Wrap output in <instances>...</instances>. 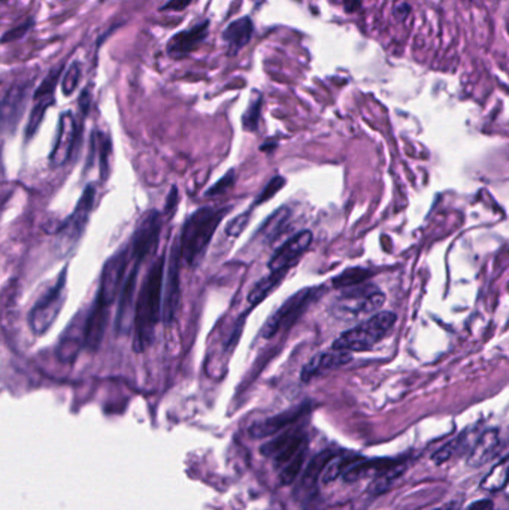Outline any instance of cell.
I'll return each instance as SVG.
<instances>
[{
	"mask_svg": "<svg viewBox=\"0 0 509 510\" xmlns=\"http://www.w3.org/2000/svg\"><path fill=\"white\" fill-rule=\"evenodd\" d=\"M166 257L160 255L153 266L149 267L142 287H140L139 296L136 299L135 310V324H133V350L140 354L145 352L154 340L156 325L160 318H163V278H165Z\"/></svg>",
	"mask_w": 509,
	"mask_h": 510,
	"instance_id": "cell-1",
	"label": "cell"
},
{
	"mask_svg": "<svg viewBox=\"0 0 509 510\" xmlns=\"http://www.w3.org/2000/svg\"><path fill=\"white\" fill-rule=\"evenodd\" d=\"M230 209L232 206H221V208L203 206L193 212L184 223L179 234V246L182 262L189 267H196L202 262L215 230Z\"/></svg>",
	"mask_w": 509,
	"mask_h": 510,
	"instance_id": "cell-2",
	"label": "cell"
},
{
	"mask_svg": "<svg viewBox=\"0 0 509 510\" xmlns=\"http://www.w3.org/2000/svg\"><path fill=\"white\" fill-rule=\"evenodd\" d=\"M396 315L393 312L375 313L369 320L359 324L357 327L344 331L333 342L332 350L345 352L369 351L372 346L380 342L384 336L393 329Z\"/></svg>",
	"mask_w": 509,
	"mask_h": 510,
	"instance_id": "cell-3",
	"label": "cell"
},
{
	"mask_svg": "<svg viewBox=\"0 0 509 510\" xmlns=\"http://www.w3.org/2000/svg\"><path fill=\"white\" fill-rule=\"evenodd\" d=\"M66 278H68V266H64L61 273L59 275L56 284H54L45 294H43L34 309L29 313V325L30 330L36 336H42L47 333L51 325L56 322L60 310L63 309L64 300H66Z\"/></svg>",
	"mask_w": 509,
	"mask_h": 510,
	"instance_id": "cell-4",
	"label": "cell"
},
{
	"mask_svg": "<svg viewBox=\"0 0 509 510\" xmlns=\"http://www.w3.org/2000/svg\"><path fill=\"white\" fill-rule=\"evenodd\" d=\"M320 294V288H303L293 296L287 299L283 305H281L265 322L262 331L260 334L263 336V339L270 340L281 333L283 330L290 329L300 317L302 313L305 312L311 303L316 300Z\"/></svg>",
	"mask_w": 509,
	"mask_h": 510,
	"instance_id": "cell-5",
	"label": "cell"
},
{
	"mask_svg": "<svg viewBox=\"0 0 509 510\" xmlns=\"http://www.w3.org/2000/svg\"><path fill=\"white\" fill-rule=\"evenodd\" d=\"M128 260H132L130 258V246H124L105 263L101 275L99 290H97V296L94 300V306L105 310L111 309L117 296L121 292L126 282L124 273Z\"/></svg>",
	"mask_w": 509,
	"mask_h": 510,
	"instance_id": "cell-6",
	"label": "cell"
},
{
	"mask_svg": "<svg viewBox=\"0 0 509 510\" xmlns=\"http://www.w3.org/2000/svg\"><path fill=\"white\" fill-rule=\"evenodd\" d=\"M342 297L334 305V313L342 320H357L363 315H375L384 305L385 296L376 287L346 288Z\"/></svg>",
	"mask_w": 509,
	"mask_h": 510,
	"instance_id": "cell-7",
	"label": "cell"
},
{
	"mask_svg": "<svg viewBox=\"0 0 509 510\" xmlns=\"http://www.w3.org/2000/svg\"><path fill=\"white\" fill-rule=\"evenodd\" d=\"M161 232V215L151 209L139 220L130 241V258L133 263H142L149 253L157 246Z\"/></svg>",
	"mask_w": 509,
	"mask_h": 510,
	"instance_id": "cell-8",
	"label": "cell"
},
{
	"mask_svg": "<svg viewBox=\"0 0 509 510\" xmlns=\"http://www.w3.org/2000/svg\"><path fill=\"white\" fill-rule=\"evenodd\" d=\"M181 246L179 237L173 241L169 260H168V275H166V287H165V301H163V321L166 325L172 324L177 320L181 301Z\"/></svg>",
	"mask_w": 509,
	"mask_h": 510,
	"instance_id": "cell-9",
	"label": "cell"
},
{
	"mask_svg": "<svg viewBox=\"0 0 509 510\" xmlns=\"http://www.w3.org/2000/svg\"><path fill=\"white\" fill-rule=\"evenodd\" d=\"M139 263H133L132 272L128 273L123 290L120 292V301H118V310L115 317V334L126 336L132 330L135 324V310H136V284H138V273H139Z\"/></svg>",
	"mask_w": 509,
	"mask_h": 510,
	"instance_id": "cell-10",
	"label": "cell"
},
{
	"mask_svg": "<svg viewBox=\"0 0 509 510\" xmlns=\"http://www.w3.org/2000/svg\"><path fill=\"white\" fill-rule=\"evenodd\" d=\"M94 197H96V187L93 183H90V186H87V188L82 191V196L80 197L77 206H75L72 215H69L59 227L57 233L61 237H66L68 241L72 242L78 241L85 229L87 221H89V216L94 204Z\"/></svg>",
	"mask_w": 509,
	"mask_h": 510,
	"instance_id": "cell-11",
	"label": "cell"
},
{
	"mask_svg": "<svg viewBox=\"0 0 509 510\" xmlns=\"http://www.w3.org/2000/svg\"><path fill=\"white\" fill-rule=\"evenodd\" d=\"M312 243V233L309 230H303L291 236L288 241L281 245L272 258L269 260V270L270 272H276V270L291 269L297 260L308 251V248Z\"/></svg>",
	"mask_w": 509,
	"mask_h": 510,
	"instance_id": "cell-12",
	"label": "cell"
},
{
	"mask_svg": "<svg viewBox=\"0 0 509 510\" xmlns=\"http://www.w3.org/2000/svg\"><path fill=\"white\" fill-rule=\"evenodd\" d=\"M77 135L78 132L73 115L71 112H64L60 117L57 139L50 154V163L52 167H60L69 161L75 147V140H77Z\"/></svg>",
	"mask_w": 509,
	"mask_h": 510,
	"instance_id": "cell-13",
	"label": "cell"
},
{
	"mask_svg": "<svg viewBox=\"0 0 509 510\" xmlns=\"http://www.w3.org/2000/svg\"><path fill=\"white\" fill-rule=\"evenodd\" d=\"M30 82L10 85L2 102V123L6 132H14L24 112Z\"/></svg>",
	"mask_w": 509,
	"mask_h": 510,
	"instance_id": "cell-14",
	"label": "cell"
},
{
	"mask_svg": "<svg viewBox=\"0 0 509 510\" xmlns=\"http://www.w3.org/2000/svg\"><path fill=\"white\" fill-rule=\"evenodd\" d=\"M351 352L345 351H337L332 350L327 352H320L316 357H312L311 360L305 364L302 370V381L308 382L311 379L321 376L323 373L330 372L333 368H338L341 366L348 364L351 361Z\"/></svg>",
	"mask_w": 509,
	"mask_h": 510,
	"instance_id": "cell-15",
	"label": "cell"
},
{
	"mask_svg": "<svg viewBox=\"0 0 509 510\" xmlns=\"http://www.w3.org/2000/svg\"><path fill=\"white\" fill-rule=\"evenodd\" d=\"M209 30L208 21H202L200 24L194 26L189 30H184L173 36L168 43V54L172 57L179 59L187 56V54L198 50L200 43L207 39Z\"/></svg>",
	"mask_w": 509,
	"mask_h": 510,
	"instance_id": "cell-16",
	"label": "cell"
},
{
	"mask_svg": "<svg viewBox=\"0 0 509 510\" xmlns=\"http://www.w3.org/2000/svg\"><path fill=\"white\" fill-rule=\"evenodd\" d=\"M291 220V211L288 206H281L269 218L258 227L253 237V243L272 245L278 239L284 234L287 225Z\"/></svg>",
	"mask_w": 509,
	"mask_h": 510,
	"instance_id": "cell-17",
	"label": "cell"
},
{
	"mask_svg": "<svg viewBox=\"0 0 509 510\" xmlns=\"http://www.w3.org/2000/svg\"><path fill=\"white\" fill-rule=\"evenodd\" d=\"M399 463L390 458H378V460H359L355 461L351 467L345 472L342 476L345 482H355L360 481L366 476H374L378 477L388 470L396 467Z\"/></svg>",
	"mask_w": 509,
	"mask_h": 510,
	"instance_id": "cell-18",
	"label": "cell"
},
{
	"mask_svg": "<svg viewBox=\"0 0 509 510\" xmlns=\"http://www.w3.org/2000/svg\"><path fill=\"white\" fill-rule=\"evenodd\" d=\"M254 24L251 18L242 17L239 20H235L233 23L227 26V29L223 31V39L227 42V45L230 48V54H235L239 50H242L248 42L253 38Z\"/></svg>",
	"mask_w": 509,
	"mask_h": 510,
	"instance_id": "cell-19",
	"label": "cell"
},
{
	"mask_svg": "<svg viewBox=\"0 0 509 510\" xmlns=\"http://www.w3.org/2000/svg\"><path fill=\"white\" fill-rule=\"evenodd\" d=\"M497 444H499L497 431H494V430L485 431L478 440H475V444L469 452V457H468L469 465L478 467V465H481L487 460H490L494 449L497 448Z\"/></svg>",
	"mask_w": 509,
	"mask_h": 510,
	"instance_id": "cell-20",
	"label": "cell"
},
{
	"mask_svg": "<svg viewBox=\"0 0 509 510\" xmlns=\"http://www.w3.org/2000/svg\"><path fill=\"white\" fill-rule=\"evenodd\" d=\"M290 269H283V270H276V272H270L266 278L260 279L257 284L251 288L250 294H248V303L251 306H257L262 303L266 297H269L270 292H272L281 282L284 280L286 275L288 273Z\"/></svg>",
	"mask_w": 509,
	"mask_h": 510,
	"instance_id": "cell-21",
	"label": "cell"
},
{
	"mask_svg": "<svg viewBox=\"0 0 509 510\" xmlns=\"http://www.w3.org/2000/svg\"><path fill=\"white\" fill-rule=\"evenodd\" d=\"M300 415H302V409L286 412V414H283V415H278L275 418H270V419H266L263 422H258V424H256L251 428V433L254 434L256 437L269 436V434H274L275 431H278L281 428H284V427H287L290 424H293V422Z\"/></svg>",
	"mask_w": 509,
	"mask_h": 510,
	"instance_id": "cell-22",
	"label": "cell"
},
{
	"mask_svg": "<svg viewBox=\"0 0 509 510\" xmlns=\"http://www.w3.org/2000/svg\"><path fill=\"white\" fill-rule=\"evenodd\" d=\"M509 483V457H505L487 473L481 482V488L487 493L502 491Z\"/></svg>",
	"mask_w": 509,
	"mask_h": 510,
	"instance_id": "cell-23",
	"label": "cell"
},
{
	"mask_svg": "<svg viewBox=\"0 0 509 510\" xmlns=\"http://www.w3.org/2000/svg\"><path fill=\"white\" fill-rule=\"evenodd\" d=\"M77 322H78V317L73 322H71V325L68 327L66 333H64V336L61 338V342L59 345L57 355H59L60 360L64 361V363H71V361L75 360V357H77L78 350H80V345H77V340H78V338H82V339L85 338L84 334L78 336Z\"/></svg>",
	"mask_w": 509,
	"mask_h": 510,
	"instance_id": "cell-24",
	"label": "cell"
},
{
	"mask_svg": "<svg viewBox=\"0 0 509 510\" xmlns=\"http://www.w3.org/2000/svg\"><path fill=\"white\" fill-rule=\"evenodd\" d=\"M472 437H471V431L460 434L459 437L448 442L447 444H443L441 449H438L435 453H433L431 460L435 461L436 464H442L443 461L452 458L454 455H457L460 451H464V449H468L469 447H473L475 443H472Z\"/></svg>",
	"mask_w": 509,
	"mask_h": 510,
	"instance_id": "cell-25",
	"label": "cell"
},
{
	"mask_svg": "<svg viewBox=\"0 0 509 510\" xmlns=\"http://www.w3.org/2000/svg\"><path fill=\"white\" fill-rule=\"evenodd\" d=\"M360 457H355V455L351 453H345V455H337L329 464L327 467L324 469L323 474H321V481L323 483H330L333 481H337L338 477L344 476L345 472L348 470L351 465L359 461Z\"/></svg>",
	"mask_w": 509,
	"mask_h": 510,
	"instance_id": "cell-26",
	"label": "cell"
},
{
	"mask_svg": "<svg viewBox=\"0 0 509 510\" xmlns=\"http://www.w3.org/2000/svg\"><path fill=\"white\" fill-rule=\"evenodd\" d=\"M96 142L97 153H99V170H101V178L102 181L108 179L111 170V154H112V144L111 137L108 135H103L101 132H94L93 137Z\"/></svg>",
	"mask_w": 509,
	"mask_h": 510,
	"instance_id": "cell-27",
	"label": "cell"
},
{
	"mask_svg": "<svg viewBox=\"0 0 509 510\" xmlns=\"http://www.w3.org/2000/svg\"><path fill=\"white\" fill-rule=\"evenodd\" d=\"M35 106L34 110H31L30 112V117H29V121H27V127H26V137L27 140H30L31 137H34L38 132V128L42 123L43 117H45V112L50 107V105L54 102V96H45V97H38V99H35Z\"/></svg>",
	"mask_w": 509,
	"mask_h": 510,
	"instance_id": "cell-28",
	"label": "cell"
},
{
	"mask_svg": "<svg viewBox=\"0 0 509 510\" xmlns=\"http://www.w3.org/2000/svg\"><path fill=\"white\" fill-rule=\"evenodd\" d=\"M334 457H337V453L332 452V451H324V452L318 453L317 457L309 463L305 474H303V485H311L312 486L313 483H316L318 481V477H321L324 469L327 467V464Z\"/></svg>",
	"mask_w": 509,
	"mask_h": 510,
	"instance_id": "cell-29",
	"label": "cell"
},
{
	"mask_svg": "<svg viewBox=\"0 0 509 510\" xmlns=\"http://www.w3.org/2000/svg\"><path fill=\"white\" fill-rule=\"evenodd\" d=\"M369 275H371L369 270L360 269V267H353V269L345 270V272H342L341 275L334 278L333 285L337 288H353V287L360 285L366 278H369Z\"/></svg>",
	"mask_w": 509,
	"mask_h": 510,
	"instance_id": "cell-30",
	"label": "cell"
},
{
	"mask_svg": "<svg viewBox=\"0 0 509 510\" xmlns=\"http://www.w3.org/2000/svg\"><path fill=\"white\" fill-rule=\"evenodd\" d=\"M305 453H307V447L303 448L296 455V457L286 465L283 472H281V482H283L284 485H288L296 481V477L299 476V473L303 467V463H305Z\"/></svg>",
	"mask_w": 509,
	"mask_h": 510,
	"instance_id": "cell-31",
	"label": "cell"
},
{
	"mask_svg": "<svg viewBox=\"0 0 509 510\" xmlns=\"http://www.w3.org/2000/svg\"><path fill=\"white\" fill-rule=\"evenodd\" d=\"M262 103H263L262 96H257V99H254L250 103L246 112L242 117V126L245 130H248V132H256L257 130L260 112H262Z\"/></svg>",
	"mask_w": 509,
	"mask_h": 510,
	"instance_id": "cell-32",
	"label": "cell"
},
{
	"mask_svg": "<svg viewBox=\"0 0 509 510\" xmlns=\"http://www.w3.org/2000/svg\"><path fill=\"white\" fill-rule=\"evenodd\" d=\"M80 80H81V66H80V63L75 61L71 64V68L66 70V73H64V77H63V82H61L63 94L69 96L77 90Z\"/></svg>",
	"mask_w": 509,
	"mask_h": 510,
	"instance_id": "cell-33",
	"label": "cell"
},
{
	"mask_svg": "<svg viewBox=\"0 0 509 510\" xmlns=\"http://www.w3.org/2000/svg\"><path fill=\"white\" fill-rule=\"evenodd\" d=\"M284 186H286V179L283 177H274L272 179L269 181V183L265 187V190L258 194L257 200L254 202V206L269 202L270 199L275 196V194H278L281 190L284 188ZM254 206H253V208H254Z\"/></svg>",
	"mask_w": 509,
	"mask_h": 510,
	"instance_id": "cell-34",
	"label": "cell"
},
{
	"mask_svg": "<svg viewBox=\"0 0 509 510\" xmlns=\"http://www.w3.org/2000/svg\"><path fill=\"white\" fill-rule=\"evenodd\" d=\"M296 434H297V431H287L284 434H281L279 437H276L272 442H267L265 447H262V453H265V455H278L291 440H293V437L296 436Z\"/></svg>",
	"mask_w": 509,
	"mask_h": 510,
	"instance_id": "cell-35",
	"label": "cell"
},
{
	"mask_svg": "<svg viewBox=\"0 0 509 510\" xmlns=\"http://www.w3.org/2000/svg\"><path fill=\"white\" fill-rule=\"evenodd\" d=\"M250 213H251V209L244 212V213H241V215L235 216V218L229 224H227V227H226V234L230 236V237H237V236H239L246 229L248 223H250Z\"/></svg>",
	"mask_w": 509,
	"mask_h": 510,
	"instance_id": "cell-36",
	"label": "cell"
},
{
	"mask_svg": "<svg viewBox=\"0 0 509 510\" xmlns=\"http://www.w3.org/2000/svg\"><path fill=\"white\" fill-rule=\"evenodd\" d=\"M235 182V172L230 170L229 173H226V175L216 181L215 186H212L208 191H207V196H219V194H223L226 193L229 188H232Z\"/></svg>",
	"mask_w": 509,
	"mask_h": 510,
	"instance_id": "cell-37",
	"label": "cell"
},
{
	"mask_svg": "<svg viewBox=\"0 0 509 510\" xmlns=\"http://www.w3.org/2000/svg\"><path fill=\"white\" fill-rule=\"evenodd\" d=\"M31 26H34V20H29V21H26L24 24H21V26H18V27H15L13 30L6 31L2 40L6 43L9 40H17L20 38H23L27 33V31L31 29Z\"/></svg>",
	"mask_w": 509,
	"mask_h": 510,
	"instance_id": "cell-38",
	"label": "cell"
},
{
	"mask_svg": "<svg viewBox=\"0 0 509 510\" xmlns=\"http://www.w3.org/2000/svg\"><path fill=\"white\" fill-rule=\"evenodd\" d=\"M178 202H179V197H178V190H177V187H172V188H170V193L168 194V199H166L165 212H166V213H173V212H175Z\"/></svg>",
	"mask_w": 509,
	"mask_h": 510,
	"instance_id": "cell-39",
	"label": "cell"
},
{
	"mask_svg": "<svg viewBox=\"0 0 509 510\" xmlns=\"http://www.w3.org/2000/svg\"><path fill=\"white\" fill-rule=\"evenodd\" d=\"M191 3V0H170L161 10H182Z\"/></svg>",
	"mask_w": 509,
	"mask_h": 510,
	"instance_id": "cell-40",
	"label": "cell"
},
{
	"mask_svg": "<svg viewBox=\"0 0 509 510\" xmlns=\"http://www.w3.org/2000/svg\"><path fill=\"white\" fill-rule=\"evenodd\" d=\"M80 107H81L82 115L85 117L87 112H89V107H90V93H89V90L82 91V94L80 97Z\"/></svg>",
	"mask_w": 509,
	"mask_h": 510,
	"instance_id": "cell-41",
	"label": "cell"
},
{
	"mask_svg": "<svg viewBox=\"0 0 509 510\" xmlns=\"http://www.w3.org/2000/svg\"><path fill=\"white\" fill-rule=\"evenodd\" d=\"M466 510H494V506L490 500H480L471 504Z\"/></svg>",
	"mask_w": 509,
	"mask_h": 510,
	"instance_id": "cell-42",
	"label": "cell"
},
{
	"mask_svg": "<svg viewBox=\"0 0 509 510\" xmlns=\"http://www.w3.org/2000/svg\"><path fill=\"white\" fill-rule=\"evenodd\" d=\"M344 8L346 13H355L362 8V0H344Z\"/></svg>",
	"mask_w": 509,
	"mask_h": 510,
	"instance_id": "cell-43",
	"label": "cell"
},
{
	"mask_svg": "<svg viewBox=\"0 0 509 510\" xmlns=\"http://www.w3.org/2000/svg\"><path fill=\"white\" fill-rule=\"evenodd\" d=\"M409 10H411V8L408 3H400L394 8V15L400 20H404L409 14Z\"/></svg>",
	"mask_w": 509,
	"mask_h": 510,
	"instance_id": "cell-44",
	"label": "cell"
},
{
	"mask_svg": "<svg viewBox=\"0 0 509 510\" xmlns=\"http://www.w3.org/2000/svg\"><path fill=\"white\" fill-rule=\"evenodd\" d=\"M457 504L456 503H451V504H447V506H442V507H438L435 510H456Z\"/></svg>",
	"mask_w": 509,
	"mask_h": 510,
	"instance_id": "cell-45",
	"label": "cell"
}]
</instances>
